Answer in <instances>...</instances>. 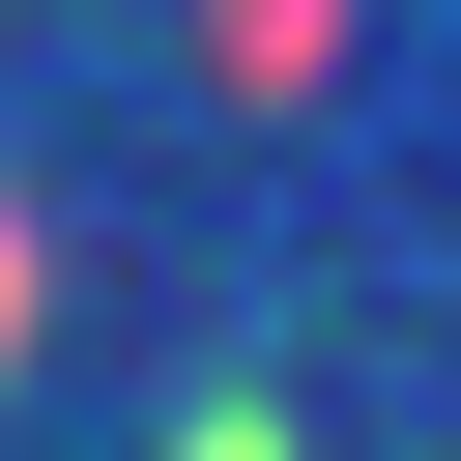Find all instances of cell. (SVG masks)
Segmentation results:
<instances>
[{"mask_svg":"<svg viewBox=\"0 0 461 461\" xmlns=\"http://www.w3.org/2000/svg\"><path fill=\"white\" fill-rule=\"evenodd\" d=\"M173 461H288V432H259V403H202V432H173Z\"/></svg>","mask_w":461,"mask_h":461,"instance_id":"obj_1","label":"cell"},{"mask_svg":"<svg viewBox=\"0 0 461 461\" xmlns=\"http://www.w3.org/2000/svg\"><path fill=\"white\" fill-rule=\"evenodd\" d=\"M0 317H29V230H0Z\"/></svg>","mask_w":461,"mask_h":461,"instance_id":"obj_2","label":"cell"}]
</instances>
